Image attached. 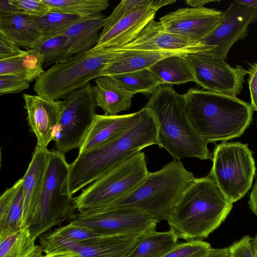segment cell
<instances>
[{
  "label": "cell",
  "instance_id": "cell-31",
  "mask_svg": "<svg viewBox=\"0 0 257 257\" xmlns=\"http://www.w3.org/2000/svg\"><path fill=\"white\" fill-rule=\"evenodd\" d=\"M52 11L89 17L101 13L109 6L108 0H43Z\"/></svg>",
  "mask_w": 257,
  "mask_h": 257
},
{
  "label": "cell",
  "instance_id": "cell-2",
  "mask_svg": "<svg viewBox=\"0 0 257 257\" xmlns=\"http://www.w3.org/2000/svg\"><path fill=\"white\" fill-rule=\"evenodd\" d=\"M183 96L191 124L208 144L240 137L252 120L250 104L237 97L193 88Z\"/></svg>",
  "mask_w": 257,
  "mask_h": 257
},
{
  "label": "cell",
  "instance_id": "cell-29",
  "mask_svg": "<svg viewBox=\"0 0 257 257\" xmlns=\"http://www.w3.org/2000/svg\"><path fill=\"white\" fill-rule=\"evenodd\" d=\"M29 49L36 50L42 54L44 68L65 61L72 57L68 39L63 34L44 36Z\"/></svg>",
  "mask_w": 257,
  "mask_h": 257
},
{
  "label": "cell",
  "instance_id": "cell-26",
  "mask_svg": "<svg viewBox=\"0 0 257 257\" xmlns=\"http://www.w3.org/2000/svg\"><path fill=\"white\" fill-rule=\"evenodd\" d=\"M44 71L42 55L35 50H24L18 56L0 60V75H17L31 82Z\"/></svg>",
  "mask_w": 257,
  "mask_h": 257
},
{
  "label": "cell",
  "instance_id": "cell-9",
  "mask_svg": "<svg viewBox=\"0 0 257 257\" xmlns=\"http://www.w3.org/2000/svg\"><path fill=\"white\" fill-rule=\"evenodd\" d=\"M208 176L233 203L250 190L256 172L255 161L248 144L222 142L212 153Z\"/></svg>",
  "mask_w": 257,
  "mask_h": 257
},
{
  "label": "cell",
  "instance_id": "cell-39",
  "mask_svg": "<svg viewBox=\"0 0 257 257\" xmlns=\"http://www.w3.org/2000/svg\"><path fill=\"white\" fill-rule=\"evenodd\" d=\"M30 87L25 79L13 75H0V95L20 93Z\"/></svg>",
  "mask_w": 257,
  "mask_h": 257
},
{
  "label": "cell",
  "instance_id": "cell-43",
  "mask_svg": "<svg viewBox=\"0 0 257 257\" xmlns=\"http://www.w3.org/2000/svg\"><path fill=\"white\" fill-rule=\"evenodd\" d=\"M248 85L250 96V105L257 112V63L250 64L246 70Z\"/></svg>",
  "mask_w": 257,
  "mask_h": 257
},
{
  "label": "cell",
  "instance_id": "cell-17",
  "mask_svg": "<svg viewBox=\"0 0 257 257\" xmlns=\"http://www.w3.org/2000/svg\"><path fill=\"white\" fill-rule=\"evenodd\" d=\"M22 96L27 120L37 138V145L47 148L54 139L64 101L25 93Z\"/></svg>",
  "mask_w": 257,
  "mask_h": 257
},
{
  "label": "cell",
  "instance_id": "cell-27",
  "mask_svg": "<svg viewBox=\"0 0 257 257\" xmlns=\"http://www.w3.org/2000/svg\"><path fill=\"white\" fill-rule=\"evenodd\" d=\"M174 230H152L145 234L125 257H161L178 243Z\"/></svg>",
  "mask_w": 257,
  "mask_h": 257
},
{
  "label": "cell",
  "instance_id": "cell-3",
  "mask_svg": "<svg viewBox=\"0 0 257 257\" xmlns=\"http://www.w3.org/2000/svg\"><path fill=\"white\" fill-rule=\"evenodd\" d=\"M152 113L157 130V145L173 159L212 160L208 143L196 132L187 114L183 95L171 85H161L144 106Z\"/></svg>",
  "mask_w": 257,
  "mask_h": 257
},
{
  "label": "cell",
  "instance_id": "cell-47",
  "mask_svg": "<svg viewBox=\"0 0 257 257\" xmlns=\"http://www.w3.org/2000/svg\"><path fill=\"white\" fill-rule=\"evenodd\" d=\"M40 257H82L78 252H65L53 254H45Z\"/></svg>",
  "mask_w": 257,
  "mask_h": 257
},
{
  "label": "cell",
  "instance_id": "cell-30",
  "mask_svg": "<svg viewBox=\"0 0 257 257\" xmlns=\"http://www.w3.org/2000/svg\"><path fill=\"white\" fill-rule=\"evenodd\" d=\"M109 76L118 85L135 94L141 93L151 95L162 85L148 68Z\"/></svg>",
  "mask_w": 257,
  "mask_h": 257
},
{
  "label": "cell",
  "instance_id": "cell-10",
  "mask_svg": "<svg viewBox=\"0 0 257 257\" xmlns=\"http://www.w3.org/2000/svg\"><path fill=\"white\" fill-rule=\"evenodd\" d=\"M67 221L89 227L102 236L146 233L155 230L159 222L136 210L112 206L77 211Z\"/></svg>",
  "mask_w": 257,
  "mask_h": 257
},
{
  "label": "cell",
  "instance_id": "cell-22",
  "mask_svg": "<svg viewBox=\"0 0 257 257\" xmlns=\"http://www.w3.org/2000/svg\"><path fill=\"white\" fill-rule=\"evenodd\" d=\"M105 19L102 14L82 17L66 29L55 35L63 34L68 39L72 56L88 52L97 43L99 30L103 28Z\"/></svg>",
  "mask_w": 257,
  "mask_h": 257
},
{
  "label": "cell",
  "instance_id": "cell-49",
  "mask_svg": "<svg viewBox=\"0 0 257 257\" xmlns=\"http://www.w3.org/2000/svg\"><path fill=\"white\" fill-rule=\"evenodd\" d=\"M255 240V252L254 257H257V235L254 237Z\"/></svg>",
  "mask_w": 257,
  "mask_h": 257
},
{
  "label": "cell",
  "instance_id": "cell-6",
  "mask_svg": "<svg viewBox=\"0 0 257 257\" xmlns=\"http://www.w3.org/2000/svg\"><path fill=\"white\" fill-rule=\"evenodd\" d=\"M120 53L110 48L74 55L45 71L35 81L34 90L37 95L47 98H64L100 77L102 69Z\"/></svg>",
  "mask_w": 257,
  "mask_h": 257
},
{
  "label": "cell",
  "instance_id": "cell-18",
  "mask_svg": "<svg viewBox=\"0 0 257 257\" xmlns=\"http://www.w3.org/2000/svg\"><path fill=\"white\" fill-rule=\"evenodd\" d=\"M143 109L122 115L97 114L82 139L78 154L98 147L134 126L140 119Z\"/></svg>",
  "mask_w": 257,
  "mask_h": 257
},
{
  "label": "cell",
  "instance_id": "cell-38",
  "mask_svg": "<svg viewBox=\"0 0 257 257\" xmlns=\"http://www.w3.org/2000/svg\"><path fill=\"white\" fill-rule=\"evenodd\" d=\"M146 0H123L116 6L111 13L105 19L102 31H106L126 16L135 8L145 3Z\"/></svg>",
  "mask_w": 257,
  "mask_h": 257
},
{
  "label": "cell",
  "instance_id": "cell-20",
  "mask_svg": "<svg viewBox=\"0 0 257 257\" xmlns=\"http://www.w3.org/2000/svg\"><path fill=\"white\" fill-rule=\"evenodd\" d=\"M171 51L131 50L120 52L111 62L101 71L100 76L135 72L148 69L166 57L183 55Z\"/></svg>",
  "mask_w": 257,
  "mask_h": 257
},
{
  "label": "cell",
  "instance_id": "cell-7",
  "mask_svg": "<svg viewBox=\"0 0 257 257\" xmlns=\"http://www.w3.org/2000/svg\"><path fill=\"white\" fill-rule=\"evenodd\" d=\"M69 168L64 154L50 151L42 190L28 224L35 240L53 227L68 221L77 210L73 196L62 193Z\"/></svg>",
  "mask_w": 257,
  "mask_h": 257
},
{
  "label": "cell",
  "instance_id": "cell-24",
  "mask_svg": "<svg viewBox=\"0 0 257 257\" xmlns=\"http://www.w3.org/2000/svg\"><path fill=\"white\" fill-rule=\"evenodd\" d=\"M146 233L99 236L82 242L79 253L82 257H125Z\"/></svg>",
  "mask_w": 257,
  "mask_h": 257
},
{
  "label": "cell",
  "instance_id": "cell-34",
  "mask_svg": "<svg viewBox=\"0 0 257 257\" xmlns=\"http://www.w3.org/2000/svg\"><path fill=\"white\" fill-rule=\"evenodd\" d=\"M39 241L43 252L45 254L65 252L79 253L82 246V242L58 235L53 231L40 235Z\"/></svg>",
  "mask_w": 257,
  "mask_h": 257
},
{
  "label": "cell",
  "instance_id": "cell-21",
  "mask_svg": "<svg viewBox=\"0 0 257 257\" xmlns=\"http://www.w3.org/2000/svg\"><path fill=\"white\" fill-rule=\"evenodd\" d=\"M0 31L26 50L43 37L34 17L18 11L0 14Z\"/></svg>",
  "mask_w": 257,
  "mask_h": 257
},
{
  "label": "cell",
  "instance_id": "cell-14",
  "mask_svg": "<svg viewBox=\"0 0 257 257\" xmlns=\"http://www.w3.org/2000/svg\"><path fill=\"white\" fill-rule=\"evenodd\" d=\"M174 0H146L110 28L101 31L96 45L90 52L123 46L136 39L148 24L154 19L157 11Z\"/></svg>",
  "mask_w": 257,
  "mask_h": 257
},
{
  "label": "cell",
  "instance_id": "cell-5",
  "mask_svg": "<svg viewBox=\"0 0 257 257\" xmlns=\"http://www.w3.org/2000/svg\"><path fill=\"white\" fill-rule=\"evenodd\" d=\"M195 178L180 160L173 159L159 170L149 172L133 192L109 206L132 208L159 222L168 221L182 194Z\"/></svg>",
  "mask_w": 257,
  "mask_h": 257
},
{
  "label": "cell",
  "instance_id": "cell-35",
  "mask_svg": "<svg viewBox=\"0 0 257 257\" xmlns=\"http://www.w3.org/2000/svg\"><path fill=\"white\" fill-rule=\"evenodd\" d=\"M211 248L202 240L187 241L178 243L161 257H203Z\"/></svg>",
  "mask_w": 257,
  "mask_h": 257
},
{
  "label": "cell",
  "instance_id": "cell-19",
  "mask_svg": "<svg viewBox=\"0 0 257 257\" xmlns=\"http://www.w3.org/2000/svg\"><path fill=\"white\" fill-rule=\"evenodd\" d=\"M47 148L36 145L32 160L23 177V226H27L38 201L49 159Z\"/></svg>",
  "mask_w": 257,
  "mask_h": 257
},
{
  "label": "cell",
  "instance_id": "cell-13",
  "mask_svg": "<svg viewBox=\"0 0 257 257\" xmlns=\"http://www.w3.org/2000/svg\"><path fill=\"white\" fill-rule=\"evenodd\" d=\"M221 18L202 42L215 49L204 52L214 57L225 60L233 45L244 39L249 26L257 21V10L234 1L222 11Z\"/></svg>",
  "mask_w": 257,
  "mask_h": 257
},
{
  "label": "cell",
  "instance_id": "cell-41",
  "mask_svg": "<svg viewBox=\"0 0 257 257\" xmlns=\"http://www.w3.org/2000/svg\"><path fill=\"white\" fill-rule=\"evenodd\" d=\"M23 183V179L22 178L2 194L0 198V220L6 216Z\"/></svg>",
  "mask_w": 257,
  "mask_h": 257
},
{
  "label": "cell",
  "instance_id": "cell-48",
  "mask_svg": "<svg viewBox=\"0 0 257 257\" xmlns=\"http://www.w3.org/2000/svg\"><path fill=\"white\" fill-rule=\"evenodd\" d=\"M239 3L257 10V0H237Z\"/></svg>",
  "mask_w": 257,
  "mask_h": 257
},
{
  "label": "cell",
  "instance_id": "cell-46",
  "mask_svg": "<svg viewBox=\"0 0 257 257\" xmlns=\"http://www.w3.org/2000/svg\"><path fill=\"white\" fill-rule=\"evenodd\" d=\"M219 0H187L185 3L193 8H201L210 3L219 2Z\"/></svg>",
  "mask_w": 257,
  "mask_h": 257
},
{
  "label": "cell",
  "instance_id": "cell-28",
  "mask_svg": "<svg viewBox=\"0 0 257 257\" xmlns=\"http://www.w3.org/2000/svg\"><path fill=\"white\" fill-rule=\"evenodd\" d=\"M42 252L28 226L0 238V257H40Z\"/></svg>",
  "mask_w": 257,
  "mask_h": 257
},
{
  "label": "cell",
  "instance_id": "cell-40",
  "mask_svg": "<svg viewBox=\"0 0 257 257\" xmlns=\"http://www.w3.org/2000/svg\"><path fill=\"white\" fill-rule=\"evenodd\" d=\"M230 257H254V237L243 236L228 247Z\"/></svg>",
  "mask_w": 257,
  "mask_h": 257
},
{
  "label": "cell",
  "instance_id": "cell-15",
  "mask_svg": "<svg viewBox=\"0 0 257 257\" xmlns=\"http://www.w3.org/2000/svg\"><path fill=\"white\" fill-rule=\"evenodd\" d=\"M113 48L118 52L171 51L190 54L210 51L215 47L206 45L201 40L169 33L164 29L160 21L154 19L134 41L123 46Z\"/></svg>",
  "mask_w": 257,
  "mask_h": 257
},
{
  "label": "cell",
  "instance_id": "cell-11",
  "mask_svg": "<svg viewBox=\"0 0 257 257\" xmlns=\"http://www.w3.org/2000/svg\"><path fill=\"white\" fill-rule=\"evenodd\" d=\"M63 101L54 141L57 150L65 154L78 148L96 114L97 105L90 83L67 95Z\"/></svg>",
  "mask_w": 257,
  "mask_h": 257
},
{
  "label": "cell",
  "instance_id": "cell-1",
  "mask_svg": "<svg viewBox=\"0 0 257 257\" xmlns=\"http://www.w3.org/2000/svg\"><path fill=\"white\" fill-rule=\"evenodd\" d=\"M139 121L119 135L90 150L78 154L70 164L62 193L70 196L105 173L147 147L157 145V130L154 116L142 108Z\"/></svg>",
  "mask_w": 257,
  "mask_h": 257
},
{
  "label": "cell",
  "instance_id": "cell-36",
  "mask_svg": "<svg viewBox=\"0 0 257 257\" xmlns=\"http://www.w3.org/2000/svg\"><path fill=\"white\" fill-rule=\"evenodd\" d=\"M53 231L58 235L79 242H87L102 236L89 227L73 223H68Z\"/></svg>",
  "mask_w": 257,
  "mask_h": 257
},
{
  "label": "cell",
  "instance_id": "cell-12",
  "mask_svg": "<svg viewBox=\"0 0 257 257\" xmlns=\"http://www.w3.org/2000/svg\"><path fill=\"white\" fill-rule=\"evenodd\" d=\"M192 68L194 82L207 91L236 97L243 88L246 70L204 52L184 55Z\"/></svg>",
  "mask_w": 257,
  "mask_h": 257
},
{
  "label": "cell",
  "instance_id": "cell-16",
  "mask_svg": "<svg viewBox=\"0 0 257 257\" xmlns=\"http://www.w3.org/2000/svg\"><path fill=\"white\" fill-rule=\"evenodd\" d=\"M221 13L204 7L180 8L160 18V22L169 33L202 41L218 23Z\"/></svg>",
  "mask_w": 257,
  "mask_h": 257
},
{
  "label": "cell",
  "instance_id": "cell-45",
  "mask_svg": "<svg viewBox=\"0 0 257 257\" xmlns=\"http://www.w3.org/2000/svg\"><path fill=\"white\" fill-rule=\"evenodd\" d=\"M248 205L252 212L257 216V179L250 194Z\"/></svg>",
  "mask_w": 257,
  "mask_h": 257
},
{
  "label": "cell",
  "instance_id": "cell-8",
  "mask_svg": "<svg viewBox=\"0 0 257 257\" xmlns=\"http://www.w3.org/2000/svg\"><path fill=\"white\" fill-rule=\"evenodd\" d=\"M149 173L144 152L134 154L100 176L74 197L77 211L112 205L133 192Z\"/></svg>",
  "mask_w": 257,
  "mask_h": 257
},
{
  "label": "cell",
  "instance_id": "cell-44",
  "mask_svg": "<svg viewBox=\"0 0 257 257\" xmlns=\"http://www.w3.org/2000/svg\"><path fill=\"white\" fill-rule=\"evenodd\" d=\"M203 257H230L228 248H212Z\"/></svg>",
  "mask_w": 257,
  "mask_h": 257
},
{
  "label": "cell",
  "instance_id": "cell-23",
  "mask_svg": "<svg viewBox=\"0 0 257 257\" xmlns=\"http://www.w3.org/2000/svg\"><path fill=\"white\" fill-rule=\"evenodd\" d=\"M94 81L92 89L96 105L105 114L117 115L130 109L134 93L118 85L109 76L97 77Z\"/></svg>",
  "mask_w": 257,
  "mask_h": 257
},
{
  "label": "cell",
  "instance_id": "cell-33",
  "mask_svg": "<svg viewBox=\"0 0 257 257\" xmlns=\"http://www.w3.org/2000/svg\"><path fill=\"white\" fill-rule=\"evenodd\" d=\"M24 198L22 186L4 218L0 220V238L15 232L23 226Z\"/></svg>",
  "mask_w": 257,
  "mask_h": 257
},
{
  "label": "cell",
  "instance_id": "cell-37",
  "mask_svg": "<svg viewBox=\"0 0 257 257\" xmlns=\"http://www.w3.org/2000/svg\"><path fill=\"white\" fill-rule=\"evenodd\" d=\"M18 12L33 17H40L52 11L43 0H8Z\"/></svg>",
  "mask_w": 257,
  "mask_h": 257
},
{
  "label": "cell",
  "instance_id": "cell-32",
  "mask_svg": "<svg viewBox=\"0 0 257 257\" xmlns=\"http://www.w3.org/2000/svg\"><path fill=\"white\" fill-rule=\"evenodd\" d=\"M82 17L66 13L51 11L34 20L41 30L43 37L54 35L79 21Z\"/></svg>",
  "mask_w": 257,
  "mask_h": 257
},
{
  "label": "cell",
  "instance_id": "cell-42",
  "mask_svg": "<svg viewBox=\"0 0 257 257\" xmlns=\"http://www.w3.org/2000/svg\"><path fill=\"white\" fill-rule=\"evenodd\" d=\"M23 51L19 45L0 31V60L16 57Z\"/></svg>",
  "mask_w": 257,
  "mask_h": 257
},
{
  "label": "cell",
  "instance_id": "cell-4",
  "mask_svg": "<svg viewBox=\"0 0 257 257\" xmlns=\"http://www.w3.org/2000/svg\"><path fill=\"white\" fill-rule=\"evenodd\" d=\"M233 206L208 175L195 178L167 221L179 238L202 240L225 220Z\"/></svg>",
  "mask_w": 257,
  "mask_h": 257
},
{
  "label": "cell",
  "instance_id": "cell-25",
  "mask_svg": "<svg viewBox=\"0 0 257 257\" xmlns=\"http://www.w3.org/2000/svg\"><path fill=\"white\" fill-rule=\"evenodd\" d=\"M184 55L166 57L148 69L162 85H179L194 82L192 68Z\"/></svg>",
  "mask_w": 257,
  "mask_h": 257
}]
</instances>
